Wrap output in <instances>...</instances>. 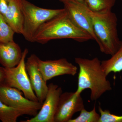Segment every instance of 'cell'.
<instances>
[{"mask_svg":"<svg viewBox=\"0 0 122 122\" xmlns=\"http://www.w3.org/2000/svg\"><path fill=\"white\" fill-rule=\"evenodd\" d=\"M20 90L3 84L0 85V99L9 106L21 110L26 115L35 116L42 106V103L34 102L22 96Z\"/></svg>","mask_w":122,"mask_h":122,"instance_id":"8992f818","label":"cell"},{"mask_svg":"<svg viewBox=\"0 0 122 122\" xmlns=\"http://www.w3.org/2000/svg\"><path fill=\"white\" fill-rule=\"evenodd\" d=\"M23 52L14 41L0 42V63L5 68H12L18 65L21 60Z\"/></svg>","mask_w":122,"mask_h":122,"instance_id":"7c38bea8","label":"cell"},{"mask_svg":"<svg viewBox=\"0 0 122 122\" xmlns=\"http://www.w3.org/2000/svg\"><path fill=\"white\" fill-rule=\"evenodd\" d=\"M98 110L100 115L99 122H122V115L112 114L108 110H103L100 105L98 107Z\"/></svg>","mask_w":122,"mask_h":122,"instance_id":"d6986e66","label":"cell"},{"mask_svg":"<svg viewBox=\"0 0 122 122\" xmlns=\"http://www.w3.org/2000/svg\"><path fill=\"white\" fill-rule=\"evenodd\" d=\"M38 57L33 54L28 58L25 67L33 90L39 102L43 103L48 91V86L38 68Z\"/></svg>","mask_w":122,"mask_h":122,"instance_id":"8fae6325","label":"cell"},{"mask_svg":"<svg viewBox=\"0 0 122 122\" xmlns=\"http://www.w3.org/2000/svg\"><path fill=\"white\" fill-rule=\"evenodd\" d=\"M42 106L35 116L21 122H54V116L62 89L58 85L51 83Z\"/></svg>","mask_w":122,"mask_h":122,"instance_id":"ba28073f","label":"cell"},{"mask_svg":"<svg viewBox=\"0 0 122 122\" xmlns=\"http://www.w3.org/2000/svg\"><path fill=\"white\" fill-rule=\"evenodd\" d=\"M87 12L91 19L100 51L112 56L118 49L121 42L118 34L116 14L112 10L97 12L88 8Z\"/></svg>","mask_w":122,"mask_h":122,"instance_id":"3957f363","label":"cell"},{"mask_svg":"<svg viewBox=\"0 0 122 122\" xmlns=\"http://www.w3.org/2000/svg\"><path fill=\"white\" fill-rule=\"evenodd\" d=\"M24 15L23 33L26 41L34 42L35 34L42 25L65 10L63 9H51L37 7L27 0H21Z\"/></svg>","mask_w":122,"mask_h":122,"instance_id":"277c9868","label":"cell"},{"mask_svg":"<svg viewBox=\"0 0 122 122\" xmlns=\"http://www.w3.org/2000/svg\"><path fill=\"white\" fill-rule=\"evenodd\" d=\"M64 8L70 18L79 28L90 35L92 40L97 41L90 17L87 12V7L84 4L75 1L64 2Z\"/></svg>","mask_w":122,"mask_h":122,"instance_id":"9c48e42d","label":"cell"},{"mask_svg":"<svg viewBox=\"0 0 122 122\" xmlns=\"http://www.w3.org/2000/svg\"><path fill=\"white\" fill-rule=\"evenodd\" d=\"M28 50L25 49L21 60L17 66L12 68H5V85L14 87L22 92L24 96L29 100L39 102L33 90L25 67V59Z\"/></svg>","mask_w":122,"mask_h":122,"instance_id":"5b68a950","label":"cell"},{"mask_svg":"<svg viewBox=\"0 0 122 122\" xmlns=\"http://www.w3.org/2000/svg\"></svg>","mask_w":122,"mask_h":122,"instance_id":"603a6c76","label":"cell"},{"mask_svg":"<svg viewBox=\"0 0 122 122\" xmlns=\"http://www.w3.org/2000/svg\"><path fill=\"white\" fill-rule=\"evenodd\" d=\"M15 32L0 14V42L5 43L14 41Z\"/></svg>","mask_w":122,"mask_h":122,"instance_id":"ac0fdd59","label":"cell"},{"mask_svg":"<svg viewBox=\"0 0 122 122\" xmlns=\"http://www.w3.org/2000/svg\"><path fill=\"white\" fill-rule=\"evenodd\" d=\"M100 115L96 112L95 106L90 111H88L85 108L80 112L79 116L74 119L72 118L68 122H99Z\"/></svg>","mask_w":122,"mask_h":122,"instance_id":"e0dca14e","label":"cell"},{"mask_svg":"<svg viewBox=\"0 0 122 122\" xmlns=\"http://www.w3.org/2000/svg\"><path fill=\"white\" fill-rule=\"evenodd\" d=\"M5 78V73L4 67H0V85L4 83Z\"/></svg>","mask_w":122,"mask_h":122,"instance_id":"44dd1931","label":"cell"},{"mask_svg":"<svg viewBox=\"0 0 122 122\" xmlns=\"http://www.w3.org/2000/svg\"><path fill=\"white\" fill-rule=\"evenodd\" d=\"M81 94L66 92L61 95L54 116V122H68L75 114L85 108Z\"/></svg>","mask_w":122,"mask_h":122,"instance_id":"52a82bcc","label":"cell"},{"mask_svg":"<svg viewBox=\"0 0 122 122\" xmlns=\"http://www.w3.org/2000/svg\"><path fill=\"white\" fill-rule=\"evenodd\" d=\"M59 1L63 3L66 2V1H73L80 2V3H82V4H85V0H59Z\"/></svg>","mask_w":122,"mask_h":122,"instance_id":"7402d4cb","label":"cell"},{"mask_svg":"<svg viewBox=\"0 0 122 122\" xmlns=\"http://www.w3.org/2000/svg\"><path fill=\"white\" fill-rule=\"evenodd\" d=\"M116 0H85V4L90 10L97 12L111 11Z\"/></svg>","mask_w":122,"mask_h":122,"instance_id":"2e32d148","label":"cell"},{"mask_svg":"<svg viewBox=\"0 0 122 122\" xmlns=\"http://www.w3.org/2000/svg\"><path fill=\"white\" fill-rule=\"evenodd\" d=\"M62 39L80 42L92 40L90 35L73 22L65 9L40 26L34 37V42L44 44L53 39Z\"/></svg>","mask_w":122,"mask_h":122,"instance_id":"7a4b0ae2","label":"cell"},{"mask_svg":"<svg viewBox=\"0 0 122 122\" xmlns=\"http://www.w3.org/2000/svg\"><path fill=\"white\" fill-rule=\"evenodd\" d=\"M3 16L15 33L22 35L24 18L21 0H10L7 12Z\"/></svg>","mask_w":122,"mask_h":122,"instance_id":"4fadbf2b","label":"cell"},{"mask_svg":"<svg viewBox=\"0 0 122 122\" xmlns=\"http://www.w3.org/2000/svg\"><path fill=\"white\" fill-rule=\"evenodd\" d=\"M75 61L79 67L76 93L81 94L84 90L89 89L91 99L96 101L105 92L112 90L101 61L97 57L91 59L76 57Z\"/></svg>","mask_w":122,"mask_h":122,"instance_id":"6da1fadb","label":"cell"},{"mask_svg":"<svg viewBox=\"0 0 122 122\" xmlns=\"http://www.w3.org/2000/svg\"><path fill=\"white\" fill-rule=\"evenodd\" d=\"M24 115L25 112L9 106L0 99V120L2 122H16L18 118Z\"/></svg>","mask_w":122,"mask_h":122,"instance_id":"9a60e30c","label":"cell"},{"mask_svg":"<svg viewBox=\"0 0 122 122\" xmlns=\"http://www.w3.org/2000/svg\"><path fill=\"white\" fill-rule=\"evenodd\" d=\"M38 68L44 80L47 82L56 76L68 75L74 76L77 68L65 58L43 61L39 58Z\"/></svg>","mask_w":122,"mask_h":122,"instance_id":"30bf717a","label":"cell"},{"mask_svg":"<svg viewBox=\"0 0 122 122\" xmlns=\"http://www.w3.org/2000/svg\"><path fill=\"white\" fill-rule=\"evenodd\" d=\"M102 67L107 75L111 73H119L122 71V41L118 49L111 57L101 61Z\"/></svg>","mask_w":122,"mask_h":122,"instance_id":"5bb4252c","label":"cell"},{"mask_svg":"<svg viewBox=\"0 0 122 122\" xmlns=\"http://www.w3.org/2000/svg\"><path fill=\"white\" fill-rule=\"evenodd\" d=\"M10 0H0V14L5 15L7 12Z\"/></svg>","mask_w":122,"mask_h":122,"instance_id":"ffe728a7","label":"cell"}]
</instances>
